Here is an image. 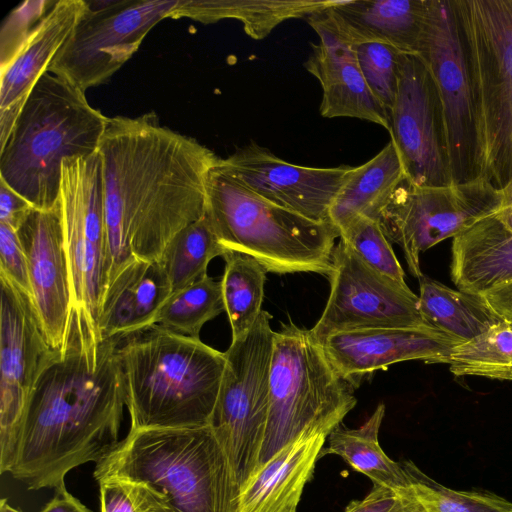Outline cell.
<instances>
[{"label":"cell","mask_w":512,"mask_h":512,"mask_svg":"<svg viewBox=\"0 0 512 512\" xmlns=\"http://www.w3.org/2000/svg\"><path fill=\"white\" fill-rule=\"evenodd\" d=\"M98 153L106 290L128 263L159 261L172 239L205 215L207 179L218 157L161 125L154 112L109 117Z\"/></svg>","instance_id":"cell-1"},{"label":"cell","mask_w":512,"mask_h":512,"mask_svg":"<svg viewBox=\"0 0 512 512\" xmlns=\"http://www.w3.org/2000/svg\"><path fill=\"white\" fill-rule=\"evenodd\" d=\"M119 342L102 339L72 308L65 341L28 399L8 472L29 489L66 488L70 470L99 463L120 442L125 396Z\"/></svg>","instance_id":"cell-2"},{"label":"cell","mask_w":512,"mask_h":512,"mask_svg":"<svg viewBox=\"0 0 512 512\" xmlns=\"http://www.w3.org/2000/svg\"><path fill=\"white\" fill-rule=\"evenodd\" d=\"M94 478L115 481L136 512H237L240 486L210 424L130 429Z\"/></svg>","instance_id":"cell-3"},{"label":"cell","mask_w":512,"mask_h":512,"mask_svg":"<svg viewBox=\"0 0 512 512\" xmlns=\"http://www.w3.org/2000/svg\"><path fill=\"white\" fill-rule=\"evenodd\" d=\"M116 355L130 429L210 424L224 352L155 324L120 340Z\"/></svg>","instance_id":"cell-4"},{"label":"cell","mask_w":512,"mask_h":512,"mask_svg":"<svg viewBox=\"0 0 512 512\" xmlns=\"http://www.w3.org/2000/svg\"><path fill=\"white\" fill-rule=\"evenodd\" d=\"M109 117L68 80L45 73L0 144V181L36 210L59 202L62 163L98 152Z\"/></svg>","instance_id":"cell-5"},{"label":"cell","mask_w":512,"mask_h":512,"mask_svg":"<svg viewBox=\"0 0 512 512\" xmlns=\"http://www.w3.org/2000/svg\"><path fill=\"white\" fill-rule=\"evenodd\" d=\"M225 251L251 256L267 272H313L329 276L339 234L327 221H315L273 204L215 165L206 186V212Z\"/></svg>","instance_id":"cell-6"},{"label":"cell","mask_w":512,"mask_h":512,"mask_svg":"<svg viewBox=\"0 0 512 512\" xmlns=\"http://www.w3.org/2000/svg\"><path fill=\"white\" fill-rule=\"evenodd\" d=\"M476 119L478 176L512 182V0H452Z\"/></svg>","instance_id":"cell-7"},{"label":"cell","mask_w":512,"mask_h":512,"mask_svg":"<svg viewBox=\"0 0 512 512\" xmlns=\"http://www.w3.org/2000/svg\"><path fill=\"white\" fill-rule=\"evenodd\" d=\"M354 390L332 367L311 329L283 324L274 334L268 420L258 466L306 429L330 435L355 407Z\"/></svg>","instance_id":"cell-8"},{"label":"cell","mask_w":512,"mask_h":512,"mask_svg":"<svg viewBox=\"0 0 512 512\" xmlns=\"http://www.w3.org/2000/svg\"><path fill=\"white\" fill-rule=\"evenodd\" d=\"M262 310L250 330L232 340L211 418L239 486L259 464L269 410L274 334Z\"/></svg>","instance_id":"cell-9"},{"label":"cell","mask_w":512,"mask_h":512,"mask_svg":"<svg viewBox=\"0 0 512 512\" xmlns=\"http://www.w3.org/2000/svg\"><path fill=\"white\" fill-rule=\"evenodd\" d=\"M502 199V192L481 177L445 186H416L404 179L379 222L390 243L401 247L410 272L419 279L422 252L495 214Z\"/></svg>","instance_id":"cell-10"},{"label":"cell","mask_w":512,"mask_h":512,"mask_svg":"<svg viewBox=\"0 0 512 512\" xmlns=\"http://www.w3.org/2000/svg\"><path fill=\"white\" fill-rule=\"evenodd\" d=\"M86 10L48 72L85 92L105 83L169 18L179 0H85Z\"/></svg>","instance_id":"cell-11"},{"label":"cell","mask_w":512,"mask_h":512,"mask_svg":"<svg viewBox=\"0 0 512 512\" xmlns=\"http://www.w3.org/2000/svg\"><path fill=\"white\" fill-rule=\"evenodd\" d=\"M58 205L72 308L100 336L97 315L106 283L107 237L98 152L63 161Z\"/></svg>","instance_id":"cell-12"},{"label":"cell","mask_w":512,"mask_h":512,"mask_svg":"<svg viewBox=\"0 0 512 512\" xmlns=\"http://www.w3.org/2000/svg\"><path fill=\"white\" fill-rule=\"evenodd\" d=\"M418 55L427 65L439 97L452 183L479 178L471 81L452 0H429Z\"/></svg>","instance_id":"cell-13"},{"label":"cell","mask_w":512,"mask_h":512,"mask_svg":"<svg viewBox=\"0 0 512 512\" xmlns=\"http://www.w3.org/2000/svg\"><path fill=\"white\" fill-rule=\"evenodd\" d=\"M330 293L321 317L311 329L318 340L350 330L429 327L419 297L366 265L341 241L332 254Z\"/></svg>","instance_id":"cell-14"},{"label":"cell","mask_w":512,"mask_h":512,"mask_svg":"<svg viewBox=\"0 0 512 512\" xmlns=\"http://www.w3.org/2000/svg\"><path fill=\"white\" fill-rule=\"evenodd\" d=\"M0 471L9 472L34 385L54 349L31 299L0 276Z\"/></svg>","instance_id":"cell-15"},{"label":"cell","mask_w":512,"mask_h":512,"mask_svg":"<svg viewBox=\"0 0 512 512\" xmlns=\"http://www.w3.org/2000/svg\"><path fill=\"white\" fill-rule=\"evenodd\" d=\"M389 134L416 186L451 185L442 111L433 78L418 54L401 53Z\"/></svg>","instance_id":"cell-16"},{"label":"cell","mask_w":512,"mask_h":512,"mask_svg":"<svg viewBox=\"0 0 512 512\" xmlns=\"http://www.w3.org/2000/svg\"><path fill=\"white\" fill-rule=\"evenodd\" d=\"M216 166L265 200L315 221L329 222V209L352 166L308 167L279 158L251 141Z\"/></svg>","instance_id":"cell-17"},{"label":"cell","mask_w":512,"mask_h":512,"mask_svg":"<svg viewBox=\"0 0 512 512\" xmlns=\"http://www.w3.org/2000/svg\"><path fill=\"white\" fill-rule=\"evenodd\" d=\"M335 371L355 389L377 370L407 360L448 364L463 343L432 327L341 331L319 340Z\"/></svg>","instance_id":"cell-18"},{"label":"cell","mask_w":512,"mask_h":512,"mask_svg":"<svg viewBox=\"0 0 512 512\" xmlns=\"http://www.w3.org/2000/svg\"><path fill=\"white\" fill-rule=\"evenodd\" d=\"M17 233L27 257L32 303L49 345L59 349L72 311L59 205L34 209Z\"/></svg>","instance_id":"cell-19"},{"label":"cell","mask_w":512,"mask_h":512,"mask_svg":"<svg viewBox=\"0 0 512 512\" xmlns=\"http://www.w3.org/2000/svg\"><path fill=\"white\" fill-rule=\"evenodd\" d=\"M326 10L306 17L320 39L318 44H312L304 67L321 85V116L357 118L389 131L388 111L368 88L354 45L340 36Z\"/></svg>","instance_id":"cell-20"},{"label":"cell","mask_w":512,"mask_h":512,"mask_svg":"<svg viewBox=\"0 0 512 512\" xmlns=\"http://www.w3.org/2000/svg\"><path fill=\"white\" fill-rule=\"evenodd\" d=\"M85 10V0H56L11 60L1 67L0 144L7 139L28 95L48 72Z\"/></svg>","instance_id":"cell-21"},{"label":"cell","mask_w":512,"mask_h":512,"mask_svg":"<svg viewBox=\"0 0 512 512\" xmlns=\"http://www.w3.org/2000/svg\"><path fill=\"white\" fill-rule=\"evenodd\" d=\"M328 436L306 429L258 466L240 487L237 512H296Z\"/></svg>","instance_id":"cell-22"},{"label":"cell","mask_w":512,"mask_h":512,"mask_svg":"<svg viewBox=\"0 0 512 512\" xmlns=\"http://www.w3.org/2000/svg\"><path fill=\"white\" fill-rule=\"evenodd\" d=\"M171 294L160 261L128 263L107 286L101 299L97 315L101 338L122 340L155 325Z\"/></svg>","instance_id":"cell-23"},{"label":"cell","mask_w":512,"mask_h":512,"mask_svg":"<svg viewBox=\"0 0 512 512\" xmlns=\"http://www.w3.org/2000/svg\"><path fill=\"white\" fill-rule=\"evenodd\" d=\"M428 9L429 0H337L326 12L353 45L375 42L418 54Z\"/></svg>","instance_id":"cell-24"},{"label":"cell","mask_w":512,"mask_h":512,"mask_svg":"<svg viewBox=\"0 0 512 512\" xmlns=\"http://www.w3.org/2000/svg\"><path fill=\"white\" fill-rule=\"evenodd\" d=\"M451 278L459 290L485 294L512 280V233L494 215L453 238Z\"/></svg>","instance_id":"cell-25"},{"label":"cell","mask_w":512,"mask_h":512,"mask_svg":"<svg viewBox=\"0 0 512 512\" xmlns=\"http://www.w3.org/2000/svg\"><path fill=\"white\" fill-rule=\"evenodd\" d=\"M405 179L400 155L390 140L374 157L352 167L329 209V222L339 231L351 221L379 220L394 191Z\"/></svg>","instance_id":"cell-26"},{"label":"cell","mask_w":512,"mask_h":512,"mask_svg":"<svg viewBox=\"0 0 512 512\" xmlns=\"http://www.w3.org/2000/svg\"><path fill=\"white\" fill-rule=\"evenodd\" d=\"M337 0H179L169 18L203 24L236 19L255 40L268 36L282 22L307 17L332 7Z\"/></svg>","instance_id":"cell-27"},{"label":"cell","mask_w":512,"mask_h":512,"mask_svg":"<svg viewBox=\"0 0 512 512\" xmlns=\"http://www.w3.org/2000/svg\"><path fill=\"white\" fill-rule=\"evenodd\" d=\"M384 415L385 405L380 403L360 427L350 429L339 425L328 436V445L320 457L337 455L373 484L400 491L409 487L413 478L407 463L395 462L380 445L379 431Z\"/></svg>","instance_id":"cell-28"},{"label":"cell","mask_w":512,"mask_h":512,"mask_svg":"<svg viewBox=\"0 0 512 512\" xmlns=\"http://www.w3.org/2000/svg\"><path fill=\"white\" fill-rule=\"evenodd\" d=\"M419 310L424 322L461 342H467L502 322L484 295L454 290L422 275Z\"/></svg>","instance_id":"cell-29"},{"label":"cell","mask_w":512,"mask_h":512,"mask_svg":"<svg viewBox=\"0 0 512 512\" xmlns=\"http://www.w3.org/2000/svg\"><path fill=\"white\" fill-rule=\"evenodd\" d=\"M222 295L232 340L245 335L262 309L267 270L249 255L226 251Z\"/></svg>","instance_id":"cell-30"},{"label":"cell","mask_w":512,"mask_h":512,"mask_svg":"<svg viewBox=\"0 0 512 512\" xmlns=\"http://www.w3.org/2000/svg\"><path fill=\"white\" fill-rule=\"evenodd\" d=\"M212 225L204 215L181 230L159 260L169 279L172 294L205 277L210 261L223 256Z\"/></svg>","instance_id":"cell-31"},{"label":"cell","mask_w":512,"mask_h":512,"mask_svg":"<svg viewBox=\"0 0 512 512\" xmlns=\"http://www.w3.org/2000/svg\"><path fill=\"white\" fill-rule=\"evenodd\" d=\"M448 364L455 376L512 380V321L503 320L457 345Z\"/></svg>","instance_id":"cell-32"},{"label":"cell","mask_w":512,"mask_h":512,"mask_svg":"<svg viewBox=\"0 0 512 512\" xmlns=\"http://www.w3.org/2000/svg\"><path fill=\"white\" fill-rule=\"evenodd\" d=\"M225 311L221 281L206 275L171 294L156 324L181 335L200 338L203 326Z\"/></svg>","instance_id":"cell-33"},{"label":"cell","mask_w":512,"mask_h":512,"mask_svg":"<svg viewBox=\"0 0 512 512\" xmlns=\"http://www.w3.org/2000/svg\"><path fill=\"white\" fill-rule=\"evenodd\" d=\"M412 492L427 512H512V502L483 491H460L442 486L407 462Z\"/></svg>","instance_id":"cell-34"},{"label":"cell","mask_w":512,"mask_h":512,"mask_svg":"<svg viewBox=\"0 0 512 512\" xmlns=\"http://www.w3.org/2000/svg\"><path fill=\"white\" fill-rule=\"evenodd\" d=\"M339 238L366 265L398 282L406 283L405 273L379 220L359 217L339 231Z\"/></svg>","instance_id":"cell-35"},{"label":"cell","mask_w":512,"mask_h":512,"mask_svg":"<svg viewBox=\"0 0 512 512\" xmlns=\"http://www.w3.org/2000/svg\"><path fill=\"white\" fill-rule=\"evenodd\" d=\"M354 49L368 88L389 114L398 89L399 58L402 52L375 42L357 44Z\"/></svg>","instance_id":"cell-36"},{"label":"cell","mask_w":512,"mask_h":512,"mask_svg":"<svg viewBox=\"0 0 512 512\" xmlns=\"http://www.w3.org/2000/svg\"><path fill=\"white\" fill-rule=\"evenodd\" d=\"M54 3L55 0H28L6 16L0 30V67L11 60Z\"/></svg>","instance_id":"cell-37"},{"label":"cell","mask_w":512,"mask_h":512,"mask_svg":"<svg viewBox=\"0 0 512 512\" xmlns=\"http://www.w3.org/2000/svg\"><path fill=\"white\" fill-rule=\"evenodd\" d=\"M0 276L31 299L28 262L17 231L0 223ZM32 301V300H31Z\"/></svg>","instance_id":"cell-38"},{"label":"cell","mask_w":512,"mask_h":512,"mask_svg":"<svg viewBox=\"0 0 512 512\" xmlns=\"http://www.w3.org/2000/svg\"><path fill=\"white\" fill-rule=\"evenodd\" d=\"M35 208L0 181V223L18 231Z\"/></svg>","instance_id":"cell-39"},{"label":"cell","mask_w":512,"mask_h":512,"mask_svg":"<svg viewBox=\"0 0 512 512\" xmlns=\"http://www.w3.org/2000/svg\"><path fill=\"white\" fill-rule=\"evenodd\" d=\"M398 500L399 491L373 484L365 498L351 501L344 512H391Z\"/></svg>","instance_id":"cell-40"},{"label":"cell","mask_w":512,"mask_h":512,"mask_svg":"<svg viewBox=\"0 0 512 512\" xmlns=\"http://www.w3.org/2000/svg\"><path fill=\"white\" fill-rule=\"evenodd\" d=\"M101 512H136L134 503L126 489L115 481H101Z\"/></svg>","instance_id":"cell-41"},{"label":"cell","mask_w":512,"mask_h":512,"mask_svg":"<svg viewBox=\"0 0 512 512\" xmlns=\"http://www.w3.org/2000/svg\"><path fill=\"white\" fill-rule=\"evenodd\" d=\"M482 295L500 317L512 321V280L494 287Z\"/></svg>","instance_id":"cell-42"},{"label":"cell","mask_w":512,"mask_h":512,"mask_svg":"<svg viewBox=\"0 0 512 512\" xmlns=\"http://www.w3.org/2000/svg\"><path fill=\"white\" fill-rule=\"evenodd\" d=\"M40 512H93L70 494L66 488L56 491L55 496Z\"/></svg>","instance_id":"cell-43"},{"label":"cell","mask_w":512,"mask_h":512,"mask_svg":"<svg viewBox=\"0 0 512 512\" xmlns=\"http://www.w3.org/2000/svg\"><path fill=\"white\" fill-rule=\"evenodd\" d=\"M391 512H427L410 486L399 491V500Z\"/></svg>","instance_id":"cell-44"},{"label":"cell","mask_w":512,"mask_h":512,"mask_svg":"<svg viewBox=\"0 0 512 512\" xmlns=\"http://www.w3.org/2000/svg\"><path fill=\"white\" fill-rule=\"evenodd\" d=\"M502 196H503V199H502L501 206L512 203V182L510 183V185L508 186L507 189L502 191Z\"/></svg>","instance_id":"cell-45"},{"label":"cell","mask_w":512,"mask_h":512,"mask_svg":"<svg viewBox=\"0 0 512 512\" xmlns=\"http://www.w3.org/2000/svg\"><path fill=\"white\" fill-rule=\"evenodd\" d=\"M0 512H22L18 509L13 508L7 501L6 498H3L0 502Z\"/></svg>","instance_id":"cell-46"}]
</instances>
